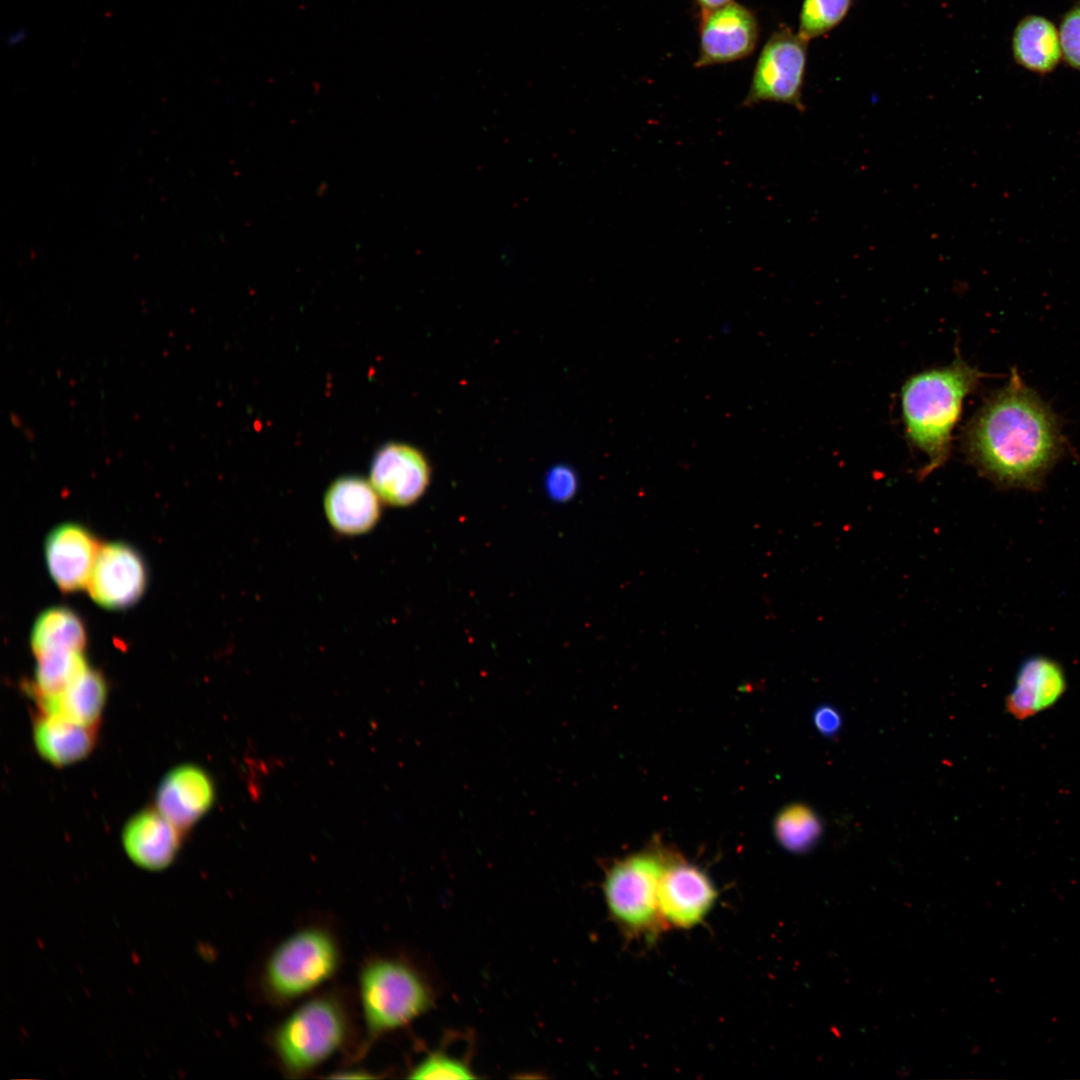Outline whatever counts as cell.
Here are the masks:
<instances>
[{"instance_id":"6da1fadb","label":"cell","mask_w":1080,"mask_h":1080,"mask_svg":"<svg viewBox=\"0 0 1080 1080\" xmlns=\"http://www.w3.org/2000/svg\"><path fill=\"white\" fill-rule=\"evenodd\" d=\"M964 447L993 481L1034 489L1063 453L1064 437L1052 410L1013 370L970 421Z\"/></svg>"},{"instance_id":"7a4b0ae2","label":"cell","mask_w":1080,"mask_h":1080,"mask_svg":"<svg viewBox=\"0 0 1080 1080\" xmlns=\"http://www.w3.org/2000/svg\"><path fill=\"white\" fill-rule=\"evenodd\" d=\"M294 1005L267 1038L275 1064L287 1077L311 1075L360 1042L356 996L344 989L325 987Z\"/></svg>"},{"instance_id":"3957f363","label":"cell","mask_w":1080,"mask_h":1080,"mask_svg":"<svg viewBox=\"0 0 1080 1080\" xmlns=\"http://www.w3.org/2000/svg\"><path fill=\"white\" fill-rule=\"evenodd\" d=\"M344 960L341 938L328 920H307L275 943L259 962L253 987L274 1007L293 1005L325 988Z\"/></svg>"},{"instance_id":"277c9868","label":"cell","mask_w":1080,"mask_h":1080,"mask_svg":"<svg viewBox=\"0 0 1080 1080\" xmlns=\"http://www.w3.org/2000/svg\"><path fill=\"white\" fill-rule=\"evenodd\" d=\"M981 377L976 368L957 358L948 366L915 374L904 383L901 408L906 435L928 459L921 473L932 472L949 457L963 401Z\"/></svg>"},{"instance_id":"5b68a950","label":"cell","mask_w":1080,"mask_h":1080,"mask_svg":"<svg viewBox=\"0 0 1080 1080\" xmlns=\"http://www.w3.org/2000/svg\"><path fill=\"white\" fill-rule=\"evenodd\" d=\"M434 990L423 969L401 953L378 952L363 961L356 1000L361 1022L360 1051L396 1032L432 1008Z\"/></svg>"},{"instance_id":"8992f818","label":"cell","mask_w":1080,"mask_h":1080,"mask_svg":"<svg viewBox=\"0 0 1080 1080\" xmlns=\"http://www.w3.org/2000/svg\"><path fill=\"white\" fill-rule=\"evenodd\" d=\"M671 857L654 848L618 860L608 869L603 897L610 918L627 938L654 941L667 928L660 913L659 883Z\"/></svg>"},{"instance_id":"52a82bcc","label":"cell","mask_w":1080,"mask_h":1080,"mask_svg":"<svg viewBox=\"0 0 1080 1080\" xmlns=\"http://www.w3.org/2000/svg\"><path fill=\"white\" fill-rule=\"evenodd\" d=\"M808 42L788 28L775 31L756 61L743 106L777 102L803 111L802 88Z\"/></svg>"},{"instance_id":"ba28073f","label":"cell","mask_w":1080,"mask_h":1080,"mask_svg":"<svg viewBox=\"0 0 1080 1080\" xmlns=\"http://www.w3.org/2000/svg\"><path fill=\"white\" fill-rule=\"evenodd\" d=\"M718 891L706 872L671 857L659 883V907L667 928L691 929L712 910Z\"/></svg>"},{"instance_id":"9c48e42d","label":"cell","mask_w":1080,"mask_h":1080,"mask_svg":"<svg viewBox=\"0 0 1080 1080\" xmlns=\"http://www.w3.org/2000/svg\"><path fill=\"white\" fill-rule=\"evenodd\" d=\"M147 584L145 561L133 546L120 541L101 545L87 586L96 604L110 610L131 607Z\"/></svg>"},{"instance_id":"30bf717a","label":"cell","mask_w":1080,"mask_h":1080,"mask_svg":"<svg viewBox=\"0 0 1080 1080\" xmlns=\"http://www.w3.org/2000/svg\"><path fill=\"white\" fill-rule=\"evenodd\" d=\"M758 37L756 15L737 2L701 10L695 66L706 67L746 58L755 50Z\"/></svg>"},{"instance_id":"8fae6325","label":"cell","mask_w":1080,"mask_h":1080,"mask_svg":"<svg viewBox=\"0 0 1080 1080\" xmlns=\"http://www.w3.org/2000/svg\"><path fill=\"white\" fill-rule=\"evenodd\" d=\"M431 469L417 448L405 443H388L375 454L370 467V483L380 499L392 506H408L427 489Z\"/></svg>"},{"instance_id":"7c38bea8","label":"cell","mask_w":1080,"mask_h":1080,"mask_svg":"<svg viewBox=\"0 0 1080 1080\" xmlns=\"http://www.w3.org/2000/svg\"><path fill=\"white\" fill-rule=\"evenodd\" d=\"M100 547L95 535L79 523L53 528L46 537L44 555L56 586L66 593L87 587Z\"/></svg>"},{"instance_id":"4fadbf2b","label":"cell","mask_w":1080,"mask_h":1080,"mask_svg":"<svg viewBox=\"0 0 1080 1080\" xmlns=\"http://www.w3.org/2000/svg\"><path fill=\"white\" fill-rule=\"evenodd\" d=\"M215 794L214 781L205 769L191 763L181 764L161 779L154 807L186 832L207 814Z\"/></svg>"},{"instance_id":"5bb4252c","label":"cell","mask_w":1080,"mask_h":1080,"mask_svg":"<svg viewBox=\"0 0 1080 1080\" xmlns=\"http://www.w3.org/2000/svg\"><path fill=\"white\" fill-rule=\"evenodd\" d=\"M183 833L153 806L128 819L122 829L121 842L135 865L147 871H160L176 859Z\"/></svg>"},{"instance_id":"9a60e30c","label":"cell","mask_w":1080,"mask_h":1080,"mask_svg":"<svg viewBox=\"0 0 1080 1080\" xmlns=\"http://www.w3.org/2000/svg\"><path fill=\"white\" fill-rule=\"evenodd\" d=\"M381 501L370 481L358 476H343L328 487L324 510L328 522L338 533L358 535L377 524Z\"/></svg>"},{"instance_id":"2e32d148","label":"cell","mask_w":1080,"mask_h":1080,"mask_svg":"<svg viewBox=\"0 0 1080 1080\" xmlns=\"http://www.w3.org/2000/svg\"><path fill=\"white\" fill-rule=\"evenodd\" d=\"M1065 688V675L1058 663L1046 656H1032L1018 669L1007 696V710L1017 719L1031 717L1055 704Z\"/></svg>"},{"instance_id":"e0dca14e","label":"cell","mask_w":1080,"mask_h":1080,"mask_svg":"<svg viewBox=\"0 0 1080 1080\" xmlns=\"http://www.w3.org/2000/svg\"><path fill=\"white\" fill-rule=\"evenodd\" d=\"M32 739L39 756L64 767L85 759L96 744V727L39 712L32 724Z\"/></svg>"},{"instance_id":"ac0fdd59","label":"cell","mask_w":1080,"mask_h":1080,"mask_svg":"<svg viewBox=\"0 0 1080 1080\" xmlns=\"http://www.w3.org/2000/svg\"><path fill=\"white\" fill-rule=\"evenodd\" d=\"M108 696L103 674L90 665L59 692L36 698L39 712L97 727Z\"/></svg>"},{"instance_id":"d6986e66","label":"cell","mask_w":1080,"mask_h":1080,"mask_svg":"<svg viewBox=\"0 0 1080 1080\" xmlns=\"http://www.w3.org/2000/svg\"><path fill=\"white\" fill-rule=\"evenodd\" d=\"M30 644L35 658L62 652H84L87 632L75 611L64 606L50 607L34 621Z\"/></svg>"},{"instance_id":"ffe728a7","label":"cell","mask_w":1080,"mask_h":1080,"mask_svg":"<svg viewBox=\"0 0 1080 1080\" xmlns=\"http://www.w3.org/2000/svg\"><path fill=\"white\" fill-rule=\"evenodd\" d=\"M1015 60L1037 73L1052 71L1061 57L1059 33L1042 16H1028L1017 25L1012 41Z\"/></svg>"},{"instance_id":"44dd1931","label":"cell","mask_w":1080,"mask_h":1080,"mask_svg":"<svg viewBox=\"0 0 1080 1080\" xmlns=\"http://www.w3.org/2000/svg\"><path fill=\"white\" fill-rule=\"evenodd\" d=\"M773 827L778 843L794 853H802L812 848L823 830L817 814L800 803L783 808L777 814Z\"/></svg>"},{"instance_id":"7402d4cb","label":"cell","mask_w":1080,"mask_h":1080,"mask_svg":"<svg viewBox=\"0 0 1080 1080\" xmlns=\"http://www.w3.org/2000/svg\"><path fill=\"white\" fill-rule=\"evenodd\" d=\"M88 666L84 652H62L37 657L33 680L27 688L34 699L53 695Z\"/></svg>"},{"instance_id":"603a6c76","label":"cell","mask_w":1080,"mask_h":1080,"mask_svg":"<svg viewBox=\"0 0 1080 1080\" xmlns=\"http://www.w3.org/2000/svg\"><path fill=\"white\" fill-rule=\"evenodd\" d=\"M853 0H803L798 34L810 41L838 26L847 16Z\"/></svg>"},{"instance_id":"cb8c5ba5","label":"cell","mask_w":1080,"mask_h":1080,"mask_svg":"<svg viewBox=\"0 0 1080 1080\" xmlns=\"http://www.w3.org/2000/svg\"><path fill=\"white\" fill-rule=\"evenodd\" d=\"M410 1079H474L470 1065L463 1059L452 1056L444 1051H433L423 1057L412 1067L408 1074Z\"/></svg>"},{"instance_id":"d4e9b609","label":"cell","mask_w":1080,"mask_h":1080,"mask_svg":"<svg viewBox=\"0 0 1080 1080\" xmlns=\"http://www.w3.org/2000/svg\"><path fill=\"white\" fill-rule=\"evenodd\" d=\"M1059 38L1065 60L1080 70V5L1065 14L1060 25Z\"/></svg>"},{"instance_id":"484cf974","label":"cell","mask_w":1080,"mask_h":1080,"mask_svg":"<svg viewBox=\"0 0 1080 1080\" xmlns=\"http://www.w3.org/2000/svg\"><path fill=\"white\" fill-rule=\"evenodd\" d=\"M813 722L816 729L822 735L827 737L837 735L842 726V718L839 711L828 704L816 708L813 714Z\"/></svg>"},{"instance_id":"4316f807","label":"cell","mask_w":1080,"mask_h":1080,"mask_svg":"<svg viewBox=\"0 0 1080 1080\" xmlns=\"http://www.w3.org/2000/svg\"><path fill=\"white\" fill-rule=\"evenodd\" d=\"M548 489L550 494L557 499H566L572 496L576 489L574 473L560 467L553 470L548 478Z\"/></svg>"},{"instance_id":"83f0119b","label":"cell","mask_w":1080,"mask_h":1080,"mask_svg":"<svg viewBox=\"0 0 1080 1080\" xmlns=\"http://www.w3.org/2000/svg\"><path fill=\"white\" fill-rule=\"evenodd\" d=\"M368 1072L369 1071H365V1070H362V1069H354V1068L353 1069L352 1068L351 1069H343L341 1071H337V1073H334L330 1077L331 1078H341V1079H343V1078H349V1079L350 1078H374L375 1077L374 1075H370Z\"/></svg>"},{"instance_id":"f1b7e54d","label":"cell","mask_w":1080,"mask_h":1080,"mask_svg":"<svg viewBox=\"0 0 1080 1080\" xmlns=\"http://www.w3.org/2000/svg\"><path fill=\"white\" fill-rule=\"evenodd\" d=\"M27 39V31L24 28H17L9 32L5 38L8 46L14 47L22 44Z\"/></svg>"},{"instance_id":"f546056e","label":"cell","mask_w":1080,"mask_h":1080,"mask_svg":"<svg viewBox=\"0 0 1080 1080\" xmlns=\"http://www.w3.org/2000/svg\"><path fill=\"white\" fill-rule=\"evenodd\" d=\"M700 6L701 10H713L722 7L732 0H695Z\"/></svg>"}]
</instances>
